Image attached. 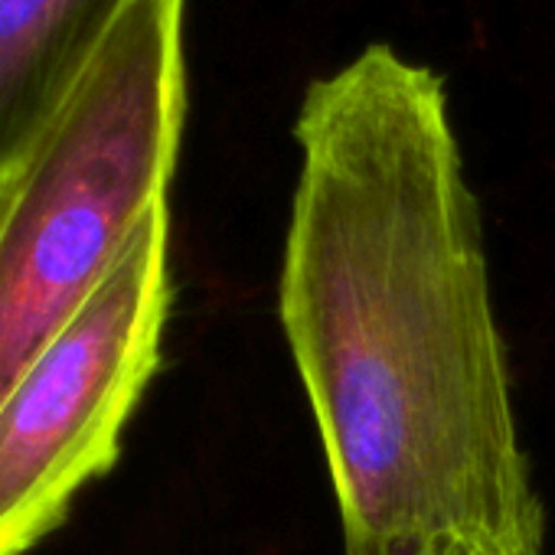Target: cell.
Instances as JSON below:
<instances>
[{"mask_svg":"<svg viewBox=\"0 0 555 555\" xmlns=\"http://www.w3.org/2000/svg\"><path fill=\"white\" fill-rule=\"evenodd\" d=\"M131 0H0V186L53 128Z\"/></svg>","mask_w":555,"mask_h":555,"instance_id":"4","label":"cell"},{"mask_svg":"<svg viewBox=\"0 0 555 555\" xmlns=\"http://www.w3.org/2000/svg\"><path fill=\"white\" fill-rule=\"evenodd\" d=\"M4 193H8V186H0V209H4Z\"/></svg>","mask_w":555,"mask_h":555,"instance_id":"5","label":"cell"},{"mask_svg":"<svg viewBox=\"0 0 555 555\" xmlns=\"http://www.w3.org/2000/svg\"><path fill=\"white\" fill-rule=\"evenodd\" d=\"M183 118V0H131L4 193L0 399L167 203Z\"/></svg>","mask_w":555,"mask_h":555,"instance_id":"2","label":"cell"},{"mask_svg":"<svg viewBox=\"0 0 555 555\" xmlns=\"http://www.w3.org/2000/svg\"><path fill=\"white\" fill-rule=\"evenodd\" d=\"M170 216L160 203L76 318L0 399V555H24L108 474L160 366L170 311Z\"/></svg>","mask_w":555,"mask_h":555,"instance_id":"3","label":"cell"},{"mask_svg":"<svg viewBox=\"0 0 555 555\" xmlns=\"http://www.w3.org/2000/svg\"><path fill=\"white\" fill-rule=\"evenodd\" d=\"M278 311L344 555H539L477 199L435 69L373 43L305 92Z\"/></svg>","mask_w":555,"mask_h":555,"instance_id":"1","label":"cell"}]
</instances>
